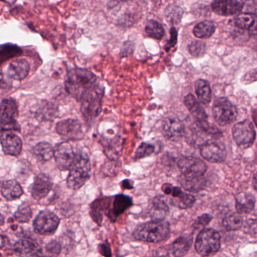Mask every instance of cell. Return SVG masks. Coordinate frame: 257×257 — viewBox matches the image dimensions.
Instances as JSON below:
<instances>
[{
    "instance_id": "obj_23",
    "label": "cell",
    "mask_w": 257,
    "mask_h": 257,
    "mask_svg": "<svg viewBox=\"0 0 257 257\" xmlns=\"http://www.w3.org/2000/svg\"><path fill=\"white\" fill-rule=\"evenodd\" d=\"M255 198L254 195L248 192L239 194L236 197L235 207L240 214L249 213L255 207Z\"/></svg>"
},
{
    "instance_id": "obj_35",
    "label": "cell",
    "mask_w": 257,
    "mask_h": 257,
    "mask_svg": "<svg viewBox=\"0 0 257 257\" xmlns=\"http://www.w3.org/2000/svg\"><path fill=\"white\" fill-rule=\"evenodd\" d=\"M151 210L153 214L158 216L157 219H162L168 213V207L162 198L156 197L152 203Z\"/></svg>"
},
{
    "instance_id": "obj_40",
    "label": "cell",
    "mask_w": 257,
    "mask_h": 257,
    "mask_svg": "<svg viewBox=\"0 0 257 257\" xmlns=\"http://www.w3.org/2000/svg\"><path fill=\"white\" fill-rule=\"evenodd\" d=\"M212 218L213 217L210 214H207V213L201 215L199 217L197 218L195 223H194V227L195 228H203V227L208 225L209 222L211 221Z\"/></svg>"
},
{
    "instance_id": "obj_20",
    "label": "cell",
    "mask_w": 257,
    "mask_h": 257,
    "mask_svg": "<svg viewBox=\"0 0 257 257\" xmlns=\"http://www.w3.org/2000/svg\"><path fill=\"white\" fill-rule=\"evenodd\" d=\"M30 72V64L23 58L15 60L9 65L7 75L15 80H23L28 76Z\"/></svg>"
},
{
    "instance_id": "obj_43",
    "label": "cell",
    "mask_w": 257,
    "mask_h": 257,
    "mask_svg": "<svg viewBox=\"0 0 257 257\" xmlns=\"http://www.w3.org/2000/svg\"><path fill=\"white\" fill-rule=\"evenodd\" d=\"M177 43V31L175 28H172L171 30V39L166 47V51H169L171 48L174 47Z\"/></svg>"
},
{
    "instance_id": "obj_28",
    "label": "cell",
    "mask_w": 257,
    "mask_h": 257,
    "mask_svg": "<svg viewBox=\"0 0 257 257\" xmlns=\"http://www.w3.org/2000/svg\"><path fill=\"white\" fill-rule=\"evenodd\" d=\"M216 31V25L210 21H204L200 22L193 30V34L195 37L200 39L209 38L212 37Z\"/></svg>"
},
{
    "instance_id": "obj_45",
    "label": "cell",
    "mask_w": 257,
    "mask_h": 257,
    "mask_svg": "<svg viewBox=\"0 0 257 257\" xmlns=\"http://www.w3.org/2000/svg\"><path fill=\"white\" fill-rule=\"evenodd\" d=\"M7 237L4 235H0V249H3L7 243Z\"/></svg>"
},
{
    "instance_id": "obj_44",
    "label": "cell",
    "mask_w": 257,
    "mask_h": 257,
    "mask_svg": "<svg viewBox=\"0 0 257 257\" xmlns=\"http://www.w3.org/2000/svg\"><path fill=\"white\" fill-rule=\"evenodd\" d=\"M99 251L100 253L105 256H111L112 252H111L110 246L106 243H102L99 246Z\"/></svg>"
},
{
    "instance_id": "obj_42",
    "label": "cell",
    "mask_w": 257,
    "mask_h": 257,
    "mask_svg": "<svg viewBox=\"0 0 257 257\" xmlns=\"http://www.w3.org/2000/svg\"><path fill=\"white\" fill-rule=\"evenodd\" d=\"M244 231L249 233L251 235L255 237L256 234V221L255 219H249L245 225Z\"/></svg>"
},
{
    "instance_id": "obj_34",
    "label": "cell",
    "mask_w": 257,
    "mask_h": 257,
    "mask_svg": "<svg viewBox=\"0 0 257 257\" xmlns=\"http://www.w3.org/2000/svg\"><path fill=\"white\" fill-rule=\"evenodd\" d=\"M183 10L180 7L171 5L165 10V16L168 22L173 25H177L181 22L183 17Z\"/></svg>"
},
{
    "instance_id": "obj_4",
    "label": "cell",
    "mask_w": 257,
    "mask_h": 257,
    "mask_svg": "<svg viewBox=\"0 0 257 257\" xmlns=\"http://www.w3.org/2000/svg\"><path fill=\"white\" fill-rule=\"evenodd\" d=\"M103 94L104 89L103 87L96 84L81 99V111L87 121H92L96 117L98 116L101 111Z\"/></svg>"
},
{
    "instance_id": "obj_22",
    "label": "cell",
    "mask_w": 257,
    "mask_h": 257,
    "mask_svg": "<svg viewBox=\"0 0 257 257\" xmlns=\"http://www.w3.org/2000/svg\"><path fill=\"white\" fill-rule=\"evenodd\" d=\"M14 251L19 255H40L42 250L40 246L35 242L28 239H22L16 242Z\"/></svg>"
},
{
    "instance_id": "obj_41",
    "label": "cell",
    "mask_w": 257,
    "mask_h": 257,
    "mask_svg": "<svg viewBox=\"0 0 257 257\" xmlns=\"http://www.w3.org/2000/svg\"><path fill=\"white\" fill-rule=\"evenodd\" d=\"M46 249L52 255H58L61 251V244L57 240H52L48 243Z\"/></svg>"
},
{
    "instance_id": "obj_8",
    "label": "cell",
    "mask_w": 257,
    "mask_h": 257,
    "mask_svg": "<svg viewBox=\"0 0 257 257\" xmlns=\"http://www.w3.org/2000/svg\"><path fill=\"white\" fill-rule=\"evenodd\" d=\"M213 118L218 124L228 125L237 118V111L235 106L226 97H218L213 105Z\"/></svg>"
},
{
    "instance_id": "obj_21",
    "label": "cell",
    "mask_w": 257,
    "mask_h": 257,
    "mask_svg": "<svg viewBox=\"0 0 257 257\" xmlns=\"http://www.w3.org/2000/svg\"><path fill=\"white\" fill-rule=\"evenodd\" d=\"M192 240L193 239L191 234L179 237L171 243L169 249H168V255L183 256V255H186L192 246Z\"/></svg>"
},
{
    "instance_id": "obj_9",
    "label": "cell",
    "mask_w": 257,
    "mask_h": 257,
    "mask_svg": "<svg viewBox=\"0 0 257 257\" xmlns=\"http://www.w3.org/2000/svg\"><path fill=\"white\" fill-rule=\"evenodd\" d=\"M255 130L249 120H243L234 124L232 128V136L234 142L241 148L251 147L255 140Z\"/></svg>"
},
{
    "instance_id": "obj_13",
    "label": "cell",
    "mask_w": 257,
    "mask_h": 257,
    "mask_svg": "<svg viewBox=\"0 0 257 257\" xmlns=\"http://www.w3.org/2000/svg\"><path fill=\"white\" fill-rule=\"evenodd\" d=\"M76 156L77 155L75 153L73 146L70 143H61L55 147L54 157L57 165L61 171L70 170L76 160Z\"/></svg>"
},
{
    "instance_id": "obj_18",
    "label": "cell",
    "mask_w": 257,
    "mask_h": 257,
    "mask_svg": "<svg viewBox=\"0 0 257 257\" xmlns=\"http://www.w3.org/2000/svg\"><path fill=\"white\" fill-rule=\"evenodd\" d=\"M243 8V4L237 0H213L211 4L212 11L220 16L239 14Z\"/></svg>"
},
{
    "instance_id": "obj_37",
    "label": "cell",
    "mask_w": 257,
    "mask_h": 257,
    "mask_svg": "<svg viewBox=\"0 0 257 257\" xmlns=\"http://www.w3.org/2000/svg\"><path fill=\"white\" fill-rule=\"evenodd\" d=\"M155 150H156V148L153 144H148V143H142L137 150L135 159V160H140V159H144V158L147 157V156H151L152 154L155 153Z\"/></svg>"
},
{
    "instance_id": "obj_1",
    "label": "cell",
    "mask_w": 257,
    "mask_h": 257,
    "mask_svg": "<svg viewBox=\"0 0 257 257\" xmlns=\"http://www.w3.org/2000/svg\"><path fill=\"white\" fill-rule=\"evenodd\" d=\"M97 84L95 75L83 68H75L67 73L65 85L67 92L80 100L84 94Z\"/></svg>"
},
{
    "instance_id": "obj_24",
    "label": "cell",
    "mask_w": 257,
    "mask_h": 257,
    "mask_svg": "<svg viewBox=\"0 0 257 257\" xmlns=\"http://www.w3.org/2000/svg\"><path fill=\"white\" fill-rule=\"evenodd\" d=\"M1 192L6 199L13 201L18 199L23 195V189L16 180H10L3 183Z\"/></svg>"
},
{
    "instance_id": "obj_38",
    "label": "cell",
    "mask_w": 257,
    "mask_h": 257,
    "mask_svg": "<svg viewBox=\"0 0 257 257\" xmlns=\"http://www.w3.org/2000/svg\"><path fill=\"white\" fill-rule=\"evenodd\" d=\"M189 52L192 56H202L206 52L205 43L199 41L192 42L189 46Z\"/></svg>"
},
{
    "instance_id": "obj_15",
    "label": "cell",
    "mask_w": 257,
    "mask_h": 257,
    "mask_svg": "<svg viewBox=\"0 0 257 257\" xmlns=\"http://www.w3.org/2000/svg\"><path fill=\"white\" fill-rule=\"evenodd\" d=\"M57 132L60 136L68 141H79L83 138V130L81 123L73 118L62 120L57 124Z\"/></svg>"
},
{
    "instance_id": "obj_14",
    "label": "cell",
    "mask_w": 257,
    "mask_h": 257,
    "mask_svg": "<svg viewBox=\"0 0 257 257\" xmlns=\"http://www.w3.org/2000/svg\"><path fill=\"white\" fill-rule=\"evenodd\" d=\"M162 190L166 195L172 196L171 204L178 208L189 209L195 204V197L191 194L183 192L179 187L172 186L171 184H165L162 187Z\"/></svg>"
},
{
    "instance_id": "obj_26",
    "label": "cell",
    "mask_w": 257,
    "mask_h": 257,
    "mask_svg": "<svg viewBox=\"0 0 257 257\" xmlns=\"http://www.w3.org/2000/svg\"><path fill=\"white\" fill-rule=\"evenodd\" d=\"M55 149L49 143L40 142L33 149V154L40 162H48L54 157Z\"/></svg>"
},
{
    "instance_id": "obj_30",
    "label": "cell",
    "mask_w": 257,
    "mask_h": 257,
    "mask_svg": "<svg viewBox=\"0 0 257 257\" xmlns=\"http://www.w3.org/2000/svg\"><path fill=\"white\" fill-rule=\"evenodd\" d=\"M234 24L241 30H249L255 25V13H239L234 18Z\"/></svg>"
},
{
    "instance_id": "obj_27",
    "label": "cell",
    "mask_w": 257,
    "mask_h": 257,
    "mask_svg": "<svg viewBox=\"0 0 257 257\" xmlns=\"http://www.w3.org/2000/svg\"><path fill=\"white\" fill-rule=\"evenodd\" d=\"M195 93L198 100L203 104H208L212 99V91L210 84L204 79H198L195 85Z\"/></svg>"
},
{
    "instance_id": "obj_33",
    "label": "cell",
    "mask_w": 257,
    "mask_h": 257,
    "mask_svg": "<svg viewBox=\"0 0 257 257\" xmlns=\"http://www.w3.org/2000/svg\"><path fill=\"white\" fill-rule=\"evenodd\" d=\"M22 53V49L15 45L6 44L0 46V64Z\"/></svg>"
},
{
    "instance_id": "obj_7",
    "label": "cell",
    "mask_w": 257,
    "mask_h": 257,
    "mask_svg": "<svg viewBox=\"0 0 257 257\" xmlns=\"http://www.w3.org/2000/svg\"><path fill=\"white\" fill-rule=\"evenodd\" d=\"M18 105L14 100L4 99L0 102V128L3 131L20 130L17 123Z\"/></svg>"
},
{
    "instance_id": "obj_25",
    "label": "cell",
    "mask_w": 257,
    "mask_h": 257,
    "mask_svg": "<svg viewBox=\"0 0 257 257\" xmlns=\"http://www.w3.org/2000/svg\"><path fill=\"white\" fill-rule=\"evenodd\" d=\"M133 201L131 197L124 195H118L114 198L112 210L109 212L111 218L115 217L121 215L127 210L129 207H132Z\"/></svg>"
},
{
    "instance_id": "obj_2",
    "label": "cell",
    "mask_w": 257,
    "mask_h": 257,
    "mask_svg": "<svg viewBox=\"0 0 257 257\" xmlns=\"http://www.w3.org/2000/svg\"><path fill=\"white\" fill-rule=\"evenodd\" d=\"M171 228L167 221L155 219L138 225L133 232L135 239L149 243H159L169 237Z\"/></svg>"
},
{
    "instance_id": "obj_12",
    "label": "cell",
    "mask_w": 257,
    "mask_h": 257,
    "mask_svg": "<svg viewBox=\"0 0 257 257\" xmlns=\"http://www.w3.org/2000/svg\"><path fill=\"white\" fill-rule=\"evenodd\" d=\"M200 153L205 160L213 163H221L226 159L227 151L223 143L216 139L211 140L201 146Z\"/></svg>"
},
{
    "instance_id": "obj_6",
    "label": "cell",
    "mask_w": 257,
    "mask_h": 257,
    "mask_svg": "<svg viewBox=\"0 0 257 257\" xmlns=\"http://www.w3.org/2000/svg\"><path fill=\"white\" fill-rule=\"evenodd\" d=\"M185 106L187 108L188 110L190 112L191 115L195 119L196 125L213 135L220 136L221 133L216 127L210 125L208 121V116L206 113L203 106L195 96L189 94L186 96L184 98Z\"/></svg>"
},
{
    "instance_id": "obj_48",
    "label": "cell",
    "mask_w": 257,
    "mask_h": 257,
    "mask_svg": "<svg viewBox=\"0 0 257 257\" xmlns=\"http://www.w3.org/2000/svg\"><path fill=\"white\" fill-rule=\"evenodd\" d=\"M0 132H2V130H1V128H0Z\"/></svg>"
},
{
    "instance_id": "obj_3",
    "label": "cell",
    "mask_w": 257,
    "mask_h": 257,
    "mask_svg": "<svg viewBox=\"0 0 257 257\" xmlns=\"http://www.w3.org/2000/svg\"><path fill=\"white\" fill-rule=\"evenodd\" d=\"M67 184L69 189L77 190L80 189L91 177V167L89 158L86 154L77 155L74 163L70 168Z\"/></svg>"
},
{
    "instance_id": "obj_31",
    "label": "cell",
    "mask_w": 257,
    "mask_h": 257,
    "mask_svg": "<svg viewBox=\"0 0 257 257\" xmlns=\"http://www.w3.org/2000/svg\"><path fill=\"white\" fill-rule=\"evenodd\" d=\"M180 182L185 189L190 192H199L206 186L205 181L203 180L202 177L198 178H186L183 176L180 178Z\"/></svg>"
},
{
    "instance_id": "obj_5",
    "label": "cell",
    "mask_w": 257,
    "mask_h": 257,
    "mask_svg": "<svg viewBox=\"0 0 257 257\" xmlns=\"http://www.w3.org/2000/svg\"><path fill=\"white\" fill-rule=\"evenodd\" d=\"M195 250L199 255L208 256L220 249L221 240L219 232L213 228H203L197 236Z\"/></svg>"
},
{
    "instance_id": "obj_29",
    "label": "cell",
    "mask_w": 257,
    "mask_h": 257,
    "mask_svg": "<svg viewBox=\"0 0 257 257\" xmlns=\"http://www.w3.org/2000/svg\"><path fill=\"white\" fill-rule=\"evenodd\" d=\"M243 225V217L239 213H228L222 219V225L227 231H237L241 228Z\"/></svg>"
},
{
    "instance_id": "obj_36",
    "label": "cell",
    "mask_w": 257,
    "mask_h": 257,
    "mask_svg": "<svg viewBox=\"0 0 257 257\" xmlns=\"http://www.w3.org/2000/svg\"><path fill=\"white\" fill-rule=\"evenodd\" d=\"M32 210L27 204H22L15 213V219L19 222H28L32 218Z\"/></svg>"
},
{
    "instance_id": "obj_19",
    "label": "cell",
    "mask_w": 257,
    "mask_h": 257,
    "mask_svg": "<svg viewBox=\"0 0 257 257\" xmlns=\"http://www.w3.org/2000/svg\"><path fill=\"white\" fill-rule=\"evenodd\" d=\"M53 187V182L49 176L45 174H40L34 179V183L31 186V193L35 200L43 199L49 195Z\"/></svg>"
},
{
    "instance_id": "obj_11",
    "label": "cell",
    "mask_w": 257,
    "mask_h": 257,
    "mask_svg": "<svg viewBox=\"0 0 257 257\" xmlns=\"http://www.w3.org/2000/svg\"><path fill=\"white\" fill-rule=\"evenodd\" d=\"M60 219L49 210L40 212L34 222V228L40 234H52L58 229Z\"/></svg>"
},
{
    "instance_id": "obj_47",
    "label": "cell",
    "mask_w": 257,
    "mask_h": 257,
    "mask_svg": "<svg viewBox=\"0 0 257 257\" xmlns=\"http://www.w3.org/2000/svg\"><path fill=\"white\" fill-rule=\"evenodd\" d=\"M253 188L255 190H256V177H255V174L253 177Z\"/></svg>"
},
{
    "instance_id": "obj_32",
    "label": "cell",
    "mask_w": 257,
    "mask_h": 257,
    "mask_svg": "<svg viewBox=\"0 0 257 257\" xmlns=\"http://www.w3.org/2000/svg\"><path fill=\"white\" fill-rule=\"evenodd\" d=\"M145 31L149 37L156 40H162L165 34L163 26L155 20L149 21L146 26Z\"/></svg>"
},
{
    "instance_id": "obj_10",
    "label": "cell",
    "mask_w": 257,
    "mask_h": 257,
    "mask_svg": "<svg viewBox=\"0 0 257 257\" xmlns=\"http://www.w3.org/2000/svg\"><path fill=\"white\" fill-rule=\"evenodd\" d=\"M178 168L183 177L198 178L204 175L207 170V165L199 158L185 156L179 160Z\"/></svg>"
},
{
    "instance_id": "obj_46",
    "label": "cell",
    "mask_w": 257,
    "mask_h": 257,
    "mask_svg": "<svg viewBox=\"0 0 257 257\" xmlns=\"http://www.w3.org/2000/svg\"><path fill=\"white\" fill-rule=\"evenodd\" d=\"M4 222H5V218H4V216L0 213V226L4 225Z\"/></svg>"
},
{
    "instance_id": "obj_39",
    "label": "cell",
    "mask_w": 257,
    "mask_h": 257,
    "mask_svg": "<svg viewBox=\"0 0 257 257\" xmlns=\"http://www.w3.org/2000/svg\"><path fill=\"white\" fill-rule=\"evenodd\" d=\"M11 78L8 75L5 76L4 73H0V94H6L12 88Z\"/></svg>"
},
{
    "instance_id": "obj_17",
    "label": "cell",
    "mask_w": 257,
    "mask_h": 257,
    "mask_svg": "<svg viewBox=\"0 0 257 257\" xmlns=\"http://www.w3.org/2000/svg\"><path fill=\"white\" fill-rule=\"evenodd\" d=\"M0 135V142L6 155L17 156L22 151V141L11 131H3Z\"/></svg>"
},
{
    "instance_id": "obj_16",
    "label": "cell",
    "mask_w": 257,
    "mask_h": 257,
    "mask_svg": "<svg viewBox=\"0 0 257 257\" xmlns=\"http://www.w3.org/2000/svg\"><path fill=\"white\" fill-rule=\"evenodd\" d=\"M162 133L169 141L174 142L181 141L186 133L184 124L176 117H168L162 124Z\"/></svg>"
}]
</instances>
